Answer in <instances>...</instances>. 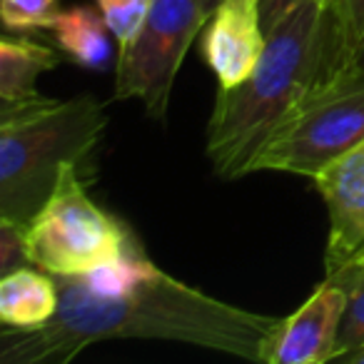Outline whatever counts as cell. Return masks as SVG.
<instances>
[{
    "label": "cell",
    "mask_w": 364,
    "mask_h": 364,
    "mask_svg": "<svg viewBox=\"0 0 364 364\" xmlns=\"http://www.w3.org/2000/svg\"><path fill=\"white\" fill-rule=\"evenodd\" d=\"M152 0H97V11L102 13L112 38L120 46L130 43L145 23Z\"/></svg>",
    "instance_id": "9a60e30c"
},
{
    "label": "cell",
    "mask_w": 364,
    "mask_h": 364,
    "mask_svg": "<svg viewBox=\"0 0 364 364\" xmlns=\"http://www.w3.org/2000/svg\"><path fill=\"white\" fill-rule=\"evenodd\" d=\"M364 38V0H327L319 31V58L314 85L334 77L357 58Z\"/></svg>",
    "instance_id": "8fae6325"
},
{
    "label": "cell",
    "mask_w": 364,
    "mask_h": 364,
    "mask_svg": "<svg viewBox=\"0 0 364 364\" xmlns=\"http://www.w3.org/2000/svg\"><path fill=\"white\" fill-rule=\"evenodd\" d=\"M334 362H352V364H364V347L352 349V352H344L342 357H337Z\"/></svg>",
    "instance_id": "d6986e66"
},
{
    "label": "cell",
    "mask_w": 364,
    "mask_h": 364,
    "mask_svg": "<svg viewBox=\"0 0 364 364\" xmlns=\"http://www.w3.org/2000/svg\"><path fill=\"white\" fill-rule=\"evenodd\" d=\"M58 68L55 50L33 41H0V100L23 102L38 97V77Z\"/></svg>",
    "instance_id": "4fadbf2b"
},
{
    "label": "cell",
    "mask_w": 364,
    "mask_h": 364,
    "mask_svg": "<svg viewBox=\"0 0 364 364\" xmlns=\"http://www.w3.org/2000/svg\"><path fill=\"white\" fill-rule=\"evenodd\" d=\"M297 3H302V0H262V3H259V13H262L264 33H267L269 28H272L274 23H277L279 18L284 16V13L292 11Z\"/></svg>",
    "instance_id": "ac0fdd59"
},
{
    "label": "cell",
    "mask_w": 364,
    "mask_h": 364,
    "mask_svg": "<svg viewBox=\"0 0 364 364\" xmlns=\"http://www.w3.org/2000/svg\"><path fill=\"white\" fill-rule=\"evenodd\" d=\"M210 13L200 0H152L137 36L120 46L115 100H140L147 115L165 122L175 77Z\"/></svg>",
    "instance_id": "8992f818"
},
{
    "label": "cell",
    "mask_w": 364,
    "mask_h": 364,
    "mask_svg": "<svg viewBox=\"0 0 364 364\" xmlns=\"http://www.w3.org/2000/svg\"><path fill=\"white\" fill-rule=\"evenodd\" d=\"M48 31L60 53H65L75 65L100 70L110 60L112 33L100 11H92L87 6L58 11Z\"/></svg>",
    "instance_id": "7c38bea8"
},
{
    "label": "cell",
    "mask_w": 364,
    "mask_h": 364,
    "mask_svg": "<svg viewBox=\"0 0 364 364\" xmlns=\"http://www.w3.org/2000/svg\"><path fill=\"white\" fill-rule=\"evenodd\" d=\"M33 264L28 232L23 225L0 218V277Z\"/></svg>",
    "instance_id": "e0dca14e"
},
{
    "label": "cell",
    "mask_w": 364,
    "mask_h": 364,
    "mask_svg": "<svg viewBox=\"0 0 364 364\" xmlns=\"http://www.w3.org/2000/svg\"><path fill=\"white\" fill-rule=\"evenodd\" d=\"M329 274L339 277L347 287V309H344L337 339V357H342L344 352L364 347V252Z\"/></svg>",
    "instance_id": "5bb4252c"
},
{
    "label": "cell",
    "mask_w": 364,
    "mask_h": 364,
    "mask_svg": "<svg viewBox=\"0 0 364 364\" xmlns=\"http://www.w3.org/2000/svg\"><path fill=\"white\" fill-rule=\"evenodd\" d=\"M347 309V287L327 274L324 282L284 317L264 354V364H324L337 357L339 324Z\"/></svg>",
    "instance_id": "52a82bcc"
},
{
    "label": "cell",
    "mask_w": 364,
    "mask_h": 364,
    "mask_svg": "<svg viewBox=\"0 0 364 364\" xmlns=\"http://www.w3.org/2000/svg\"><path fill=\"white\" fill-rule=\"evenodd\" d=\"M53 277L60 292L55 317L38 329L3 327V364H65L107 339H162L264 362L282 322L210 297L157 269L145 255L92 274Z\"/></svg>",
    "instance_id": "6da1fadb"
},
{
    "label": "cell",
    "mask_w": 364,
    "mask_h": 364,
    "mask_svg": "<svg viewBox=\"0 0 364 364\" xmlns=\"http://www.w3.org/2000/svg\"><path fill=\"white\" fill-rule=\"evenodd\" d=\"M200 3H203V6H208V8H210V11H213V8H215V6H218L220 0H200Z\"/></svg>",
    "instance_id": "44dd1931"
},
{
    "label": "cell",
    "mask_w": 364,
    "mask_h": 364,
    "mask_svg": "<svg viewBox=\"0 0 364 364\" xmlns=\"http://www.w3.org/2000/svg\"><path fill=\"white\" fill-rule=\"evenodd\" d=\"M58 16V0H0V18L8 31H48Z\"/></svg>",
    "instance_id": "2e32d148"
},
{
    "label": "cell",
    "mask_w": 364,
    "mask_h": 364,
    "mask_svg": "<svg viewBox=\"0 0 364 364\" xmlns=\"http://www.w3.org/2000/svg\"><path fill=\"white\" fill-rule=\"evenodd\" d=\"M314 188L329 213V240L324 267L337 272L364 252V142L327 165Z\"/></svg>",
    "instance_id": "ba28073f"
},
{
    "label": "cell",
    "mask_w": 364,
    "mask_h": 364,
    "mask_svg": "<svg viewBox=\"0 0 364 364\" xmlns=\"http://www.w3.org/2000/svg\"><path fill=\"white\" fill-rule=\"evenodd\" d=\"M262 0H220L203 31V58L220 87H235L252 75L264 50Z\"/></svg>",
    "instance_id": "9c48e42d"
},
{
    "label": "cell",
    "mask_w": 364,
    "mask_h": 364,
    "mask_svg": "<svg viewBox=\"0 0 364 364\" xmlns=\"http://www.w3.org/2000/svg\"><path fill=\"white\" fill-rule=\"evenodd\" d=\"M58 304H60L58 282L46 269L21 267L0 277L3 327L38 329L55 317Z\"/></svg>",
    "instance_id": "30bf717a"
},
{
    "label": "cell",
    "mask_w": 364,
    "mask_h": 364,
    "mask_svg": "<svg viewBox=\"0 0 364 364\" xmlns=\"http://www.w3.org/2000/svg\"><path fill=\"white\" fill-rule=\"evenodd\" d=\"M105 102L33 97L0 110V218L28 228L55 188L63 167L82 165L100 145Z\"/></svg>",
    "instance_id": "3957f363"
},
{
    "label": "cell",
    "mask_w": 364,
    "mask_h": 364,
    "mask_svg": "<svg viewBox=\"0 0 364 364\" xmlns=\"http://www.w3.org/2000/svg\"><path fill=\"white\" fill-rule=\"evenodd\" d=\"M352 65H359V68H364V38H362V43H359L357 58H354V63H352Z\"/></svg>",
    "instance_id": "ffe728a7"
},
{
    "label": "cell",
    "mask_w": 364,
    "mask_h": 364,
    "mask_svg": "<svg viewBox=\"0 0 364 364\" xmlns=\"http://www.w3.org/2000/svg\"><path fill=\"white\" fill-rule=\"evenodd\" d=\"M364 142V68L349 65L312 85L282 117L250 165L252 172L314 177Z\"/></svg>",
    "instance_id": "5b68a950"
},
{
    "label": "cell",
    "mask_w": 364,
    "mask_h": 364,
    "mask_svg": "<svg viewBox=\"0 0 364 364\" xmlns=\"http://www.w3.org/2000/svg\"><path fill=\"white\" fill-rule=\"evenodd\" d=\"M324 6L327 0L297 3L267 31L252 75L235 87H218L205 132V152L218 177L250 175L259 147L314 85Z\"/></svg>",
    "instance_id": "7a4b0ae2"
},
{
    "label": "cell",
    "mask_w": 364,
    "mask_h": 364,
    "mask_svg": "<svg viewBox=\"0 0 364 364\" xmlns=\"http://www.w3.org/2000/svg\"><path fill=\"white\" fill-rule=\"evenodd\" d=\"M26 232L33 264L60 277L92 274L145 255L125 223L87 195L77 165L63 167L50 198Z\"/></svg>",
    "instance_id": "277c9868"
}]
</instances>
